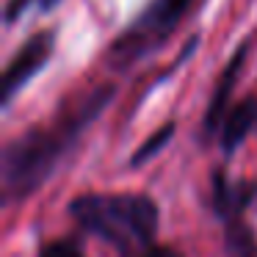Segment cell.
<instances>
[{
    "mask_svg": "<svg viewBox=\"0 0 257 257\" xmlns=\"http://www.w3.org/2000/svg\"><path fill=\"white\" fill-rule=\"evenodd\" d=\"M224 257H257V238L243 216L224 221Z\"/></svg>",
    "mask_w": 257,
    "mask_h": 257,
    "instance_id": "obj_8",
    "label": "cell"
},
{
    "mask_svg": "<svg viewBox=\"0 0 257 257\" xmlns=\"http://www.w3.org/2000/svg\"><path fill=\"white\" fill-rule=\"evenodd\" d=\"M249 47H251V42L246 39L243 45L232 53V58L227 61V67L221 69V78H218L216 89H213V97H210V105H207V111H205V124H202V133L205 136H213V133L221 130V122H224V116H227L229 94H232L235 83H238L240 72H243V67H246Z\"/></svg>",
    "mask_w": 257,
    "mask_h": 257,
    "instance_id": "obj_5",
    "label": "cell"
},
{
    "mask_svg": "<svg viewBox=\"0 0 257 257\" xmlns=\"http://www.w3.org/2000/svg\"><path fill=\"white\" fill-rule=\"evenodd\" d=\"M254 122H257V100L254 97H246L243 102L229 108L221 122V130H218V144H221L224 155H232L243 144L249 130L254 127Z\"/></svg>",
    "mask_w": 257,
    "mask_h": 257,
    "instance_id": "obj_7",
    "label": "cell"
},
{
    "mask_svg": "<svg viewBox=\"0 0 257 257\" xmlns=\"http://www.w3.org/2000/svg\"><path fill=\"white\" fill-rule=\"evenodd\" d=\"M69 216L80 229L111 243L122 257L150 249L161 227V207L147 194H80L69 202Z\"/></svg>",
    "mask_w": 257,
    "mask_h": 257,
    "instance_id": "obj_2",
    "label": "cell"
},
{
    "mask_svg": "<svg viewBox=\"0 0 257 257\" xmlns=\"http://www.w3.org/2000/svg\"><path fill=\"white\" fill-rule=\"evenodd\" d=\"M113 100V86L83 91L47 124L28 130L3 147V205H17L53 177L61 161L75 150L83 130Z\"/></svg>",
    "mask_w": 257,
    "mask_h": 257,
    "instance_id": "obj_1",
    "label": "cell"
},
{
    "mask_svg": "<svg viewBox=\"0 0 257 257\" xmlns=\"http://www.w3.org/2000/svg\"><path fill=\"white\" fill-rule=\"evenodd\" d=\"M191 0H150L147 9L111 42L108 47V67L116 72H127L139 61H144L152 50L163 45L183 23Z\"/></svg>",
    "mask_w": 257,
    "mask_h": 257,
    "instance_id": "obj_3",
    "label": "cell"
},
{
    "mask_svg": "<svg viewBox=\"0 0 257 257\" xmlns=\"http://www.w3.org/2000/svg\"><path fill=\"white\" fill-rule=\"evenodd\" d=\"M136 257H183L177 249H172V246H155L152 243L150 249H144L141 254H136Z\"/></svg>",
    "mask_w": 257,
    "mask_h": 257,
    "instance_id": "obj_12",
    "label": "cell"
},
{
    "mask_svg": "<svg viewBox=\"0 0 257 257\" xmlns=\"http://www.w3.org/2000/svg\"><path fill=\"white\" fill-rule=\"evenodd\" d=\"M39 257H86L75 240L69 238H58V240H47L39 249Z\"/></svg>",
    "mask_w": 257,
    "mask_h": 257,
    "instance_id": "obj_10",
    "label": "cell"
},
{
    "mask_svg": "<svg viewBox=\"0 0 257 257\" xmlns=\"http://www.w3.org/2000/svg\"><path fill=\"white\" fill-rule=\"evenodd\" d=\"M58 3H61V0H39V9L42 12H50V9H56Z\"/></svg>",
    "mask_w": 257,
    "mask_h": 257,
    "instance_id": "obj_13",
    "label": "cell"
},
{
    "mask_svg": "<svg viewBox=\"0 0 257 257\" xmlns=\"http://www.w3.org/2000/svg\"><path fill=\"white\" fill-rule=\"evenodd\" d=\"M257 196V183L249 180H229L224 172L213 174V210L221 221L243 216V210Z\"/></svg>",
    "mask_w": 257,
    "mask_h": 257,
    "instance_id": "obj_6",
    "label": "cell"
},
{
    "mask_svg": "<svg viewBox=\"0 0 257 257\" xmlns=\"http://www.w3.org/2000/svg\"><path fill=\"white\" fill-rule=\"evenodd\" d=\"M172 136H174V122H166L161 130H155V133H152L150 139H147L144 144H141L139 150L130 155V166H144L147 161H152V158H155L158 152L169 144V139H172Z\"/></svg>",
    "mask_w": 257,
    "mask_h": 257,
    "instance_id": "obj_9",
    "label": "cell"
},
{
    "mask_svg": "<svg viewBox=\"0 0 257 257\" xmlns=\"http://www.w3.org/2000/svg\"><path fill=\"white\" fill-rule=\"evenodd\" d=\"M53 50H56V34L53 31H39L20 47L17 56L9 61L6 72H3V86H0L3 105H9L17 97V91L36 78V72L50 61Z\"/></svg>",
    "mask_w": 257,
    "mask_h": 257,
    "instance_id": "obj_4",
    "label": "cell"
},
{
    "mask_svg": "<svg viewBox=\"0 0 257 257\" xmlns=\"http://www.w3.org/2000/svg\"><path fill=\"white\" fill-rule=\"evenodd\" d=\"M31 3H34V0H9V3H6V12H3V23H6V25H14L25 12H28Z\"/></svg>",
    "mask_w": 257,
    "mask_h": 257,
    "instance_id": "obj_11",
    "label": "cell"
}]
</instances>
